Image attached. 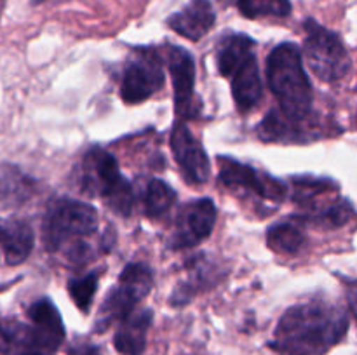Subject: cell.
Returning <instances> with one entry per match:
<instances>
[{
	"label": "cell",
	"instance_id": "5",
	"mask_svg": "<svg viewBox=\"0 0 357 355\" xmlns=\"http://www.w3.org/2000/svg\"><path fill=\"white\" fill-rule=\"evenodd\" d=\"M79 184L86 194L98 195L114 212L129 216L135 205L131 183L122 176L117 160L107 150L93 148L80 164Z\"/></svg>",
	"mask_w": 357,
	"mask_h": 355
},
{
	"label": "cell",
	"instance_id": "22",
	"mask_svg": "<svg viewBox=\"0 0 357 355\" xmlns=\"http://www.w3.org/2000/svg\"><path fill=\"white\" fill-rule=\"evenodd\" d=\"M347 301L349 306H351L352 315L357 319V282H352L347 287Z\"/></svg>",
	"mask_w": 357,
	"mask_h": 355
},
{
	"label": "cell",
	"instance_id": "6",
	"mask_svg": "<svg viewBox=\"0 0 357 355\" xmlns=\"http://www.w3.org/2000/svg\"><path fill=\"white\" fill-rule=\"evenodd\" d=\"M153 285V275L146 265L131 263L121 271L117 284L112 287L101 305L98 320L94 324L96 333H103L114 322H121L124 317L135 312L136 305L149 296Z\"/></svg>",
	"mask_w": 357,
	"mask_h": 355
},
{
	"label": "cell",
	"instance_id": "4",
	"mask_svg": "<svg viewBox=\"0 0 357 355\" xmlns=\"http://www.w3.org/2000/svg\"><path fill=\"white\" fill-rule=\"evenodd\" d=\"M216 61L218 72L232 82V96L239 111L253 110L264 97L253 38L243 33L223 38Z\"/></svg>",
	"mask_w": 357,
	"mask_h": 355
},
{
	"label": "cell",
	"instance_id": "14",
	"mask_svg": "<svg viewBox=\"0 0 357 355\" xmlns=\"http://www.w3.org/2000/svg\"><path fill=\"white\" fill-rule=\"evenodd\" d=\"M152 310L143 308L131 312L121 320L114 336V345L121 355H143L146 347V334L152 326Z\"/></svg>",
	"mask_w": 357,
	"mask_h": 355
},
{
	"label": "cell",
	"instance_id": "19",
	"mask_svg": "<svg viewBox=\"0 0 357 355\" xmlns=\"http://www.w3.org/2000/svg\"><path fill=\"white\" fill-rule=\"evenodd\" d=\"M176 200V191L162 180H152L143 195V211L149 218H160Z\"/></svg>",
	"mask_w": 357,
	"mask_h": 355
},
{
	"label": "cell",
	"instance_id": "21",
	"mask_svg": "<svg viewBox=\"0 0 357 355\" xmlns=\"http://www.w3.org/2000/svg\"><path fill=\"white\" fill-rule=\"evenodd\" d=\"M98 282H100V271H91L84 277L72 278L68 282V294L77 305V308L82 312H89L91 303L96 294Z\"/></svg>",
	"mask_w": 357,
	"mask_h": 355
},
{
	"label": "cell",
	"instance_id": "23",
	"mask_svg": "<svg viewBox=\"0 0 357 355\" xmlns=\"http://www.w3.org/2000/svg\"><path fill=\"white\" fill-rule=\"evenodd\" d=\"M10 352V336L9 331L0 324V354H7Z\"/></svg>",
	"mask_w": 357,
	"mask_h": 355
},
{
	"label": "cell",
	"instance_id": "10",
	"mask_svg": "<svg viewBox=\"0 0 357 355\" xmlns=\"http://www.w3.org/2000/svg\"><path fill=\"white\" fill-rule=\"evenodd\" d=\"M220 181L232 190H244L258 195L264 200L281 202L286 197V187L281 181L260 173L255 167L244 166L229 157H220Z\"/></svg>",
	"mask_w": 357,
	"mask_h": 355
},
{
	"label": "cell",
	"instance_id": "11",
	"mask_svg": "<svg viewBox=\"0 0 357 355\" xmlns=\"http://www.w3.org/2000/svg\"><path fill=\"white\" fill-rule=\"evenodd\" d=\"M167 66L174 89V104L181 120L199 115V101L195 96V63L190 52L183 47H167Z\"/></svg>",
	"mask_w": 357,
	"mask_h": 355
},
{
	"label": "cell",
	"instance_id": "13",
	"mask_svg": "<svg viewBox=\"0 0 357 355\" xmlns=\"http://www.w3.org/2000/svg\"><path fill=\"white\" fill-rule=\"evenodd\" d=\"M215 19V10L209 0H190L180 13L167 19V24L181 37L197 42L209 33Z\"/></svg>",
	"mask_w": 357,
	"mask_h": 355
},
{
	"label": "cell",
	"instance_id": "12",
	"mask_svg": "<svg viewBox=\"0 0 357 355\" xmlns=\"http://www.w3.org/2000/svg\"><path fill=\"white\" fill-rule=\"evenodd\" d=\"M171 150L188 183L202 184L209 180L211 164L208 155L183 122L174 124L171 132Z\"/></svg>",
	"mask_w": 357,
	"mask_h": 355
},
{
	"label": "cell",
	"instance_id": "25",
	"mask_svg": "<svg viewBox=\"0 0 357 355\" xmlns=\"http://www.w3.org/2000/svg\"><path fill=\"white\" fill-rule=\"evenodd\" d=\"M40 2H44V0H33V3H40Z\"/></svg>",
	"mask_w": 357,
	"mask_h": 355
},
{
	"label": "cell",
	"instance_id": "8",
	"mask_svg": "<svg viewBox=\"0 0 357 355\" xmlns=\"http://www.w3.org/2000/svg\"><path fill=\"white\" fill-rule=\"evenodd\" d=\"M164 86V70L153 49H138L129 59L121 84V97L128 104H138L152 97Z\"/></svg>",
	"mask_w": 357,
	"mask_h": 355
},
{
	"label": "cell",
	"instance_id": "7",
	"mask_svg": "<svg viewBox=\"0 0 357 355\" xmlns=\"http://www.w3.org/2000/svg\"><path fill=\"white\" fill-rule=\"evenodd\" d=\"M303 51L307 65L323 82H337L351 70V58L342 38L312 19L305 23Z\"/></svg>",
	"mask_w": 357,
	"mask_h": 355
},
{
	"label": "cell",
	"instance_id": "18",
	"mask_svg": "<svg viewBox=\"0 0 357 355\" xmlns=\"http://www.w3.org/2000/svg\"><path fill=\"white\" fill-rule=\"evenodd\" d=\"M354 216V209L351 207L347 200H338L333 204L326 205V207L314 209L309 216H302V219H298L300 223H310V225L321 226V228L333 230L340 228L345 223H349Z\"/></svg>",
	"mask_w": 357,
	"mask_h": 355
},
{
	"label": "cell",
	"instance_id": "16",
	"mask_svg": "<svg viewBox=\"0 0 357 355\" xmlns=\"http://www.w3.org/2000/svg\"><path fill=\"white\" fill-rule=\"evenodd\" d=\"M37 183L20 167L0 164V207H20L35 194Z\"/></svg>",
	"mask_w": 357,
	"mask_h": 355
},
{
	"label": "cell",
	"instance_id": "2",
	"mask_svg": "<svg viewBox=\"0 0 357 355\" xmlns=\"http://www.w3.org/2000/svg\"><path fill=\"white\" fill-rule=\"evenodd\" d=\"M267 80L286 118L298 124L309 118L312 110V87L303 68L298 45L284 42L268 54Z\"/></svg>",
	"mask_w": 357,
	"mask_h": 355
},
{
	"label": "cell",
	"instance_id": "3",
	"mask_svg": "<svg viewBox=\"0 0 357 355\" xmlns=\"http://www.w3.org/2000/svg\"><path fill=\"white\" fill-rule=\"evenodd\" d=\"M98 228V212L93 205L75 198H59L47 209L42 223V242L49 253L65 251L70 261L87 258V237Z\"/></svg>",
	"mask_w": 357,
	"mask_h": 355
},
{
	"label": "cell",
	"instance_id": "9",
	"mask_svg": "<svg viewBox=\"0 0 357 355\" xmlns=\"http://www.w3.org/2000/svg\"><path fill=\"white\" fill-rule=\"evenodd\" d=\"M216 223V205L211 198L188 202L178 214L167 244L171 249H187L211 235Z\"/></svg>",
	"mask_w": 357,
	"mask_h": 355
},
{
	"label": "cell",
	"instance_id": "15",
	"mask_svg": "<svg viewBox=\"0 0 357 355\" xmlns=\"http://www.w3.org/2000/svg\"><path fill=\"white\" fill-rule=\"evenodd\" d=\"M35 237L30 225L20 219H0V247L9 265H20L33 251Z\"/></svg>",
	"mask_w": 357,
	"mask_h": 355
},
{
	"label": "cell",
	"instance_id": "24",
	"mask_svg": "<svg viewBox=\"0 0 357 355\" xmlns=\"http://www.w3.org/2000/svg\"><path fill=\"white\" fill-rule=\"evenodd\" d=\"M73 355H101L96 347H89V345H82L73 352Z\"/></svg>",
	"mask_w": 357,
	"mask_h": 355
},
{
	"label": "cell",
	"instance_id": "20",
	"mask_svg": "<svg viewBox=\"0 0 357 355\" xmlns=\"http://www.w3.org/2000/svg\"><path fill=\"white\" fill-rule=\"evenodd\" d=\"M243 16L250 19L258 17H286L291 14L289 0H237Z\"/></svg>",
	"mask_w": 357,
	"mask_h": 355
},
{
	"label": "cell",
	"instance_id": "1",
	"mask_svg": "<svg viewBox=\"0 0 357 355\" xmlns=\"http://www.w3.org/2000/svg\"><path fill=\"white\" fill-rule=\"evenodd\" d=\"M349 319L340 306L330 301L298 303L279 320L271 347L279 355H324L340 343Z\"/></svg>",
	"mask_w": 357,
	"mask_h": 355
},
{
	"label": "cell",
	"instance_id": "17",
	"mask_svg": "<svg viewBox=\"0 0 357 355\" xmlns=\"http://www.w3.org/2000/svg\"><path fill=\"white\" fill-rule=\"evenodd\" d=\"M267 244L279 254H295L305 244V235L296 223L282 221L268 228Z\"/></svg>",
	"mask_w": 357,
	"mask_h": 355
}]
</instances>
